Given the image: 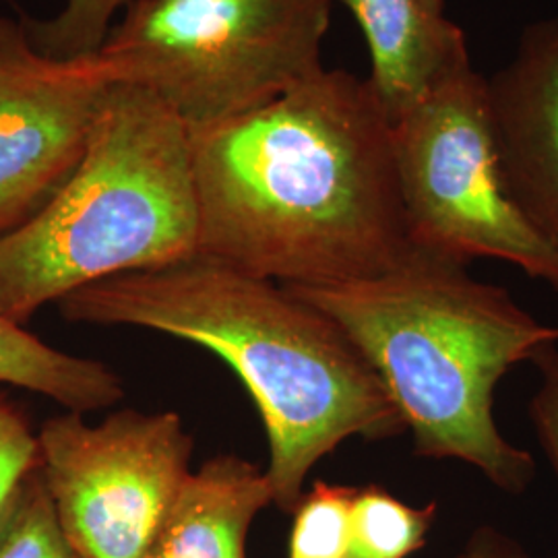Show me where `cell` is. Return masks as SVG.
Segmentation results:
<instances>
[{"label": "cell", "instance_id": "cell-1", "mask_svg": "<svg viewBox=\"0 0 558 558\" xmlns=\"http://www.w3.org/2000/svg\"><path fill=\"white\" fill-rule=\"evenodd\" d=\"M391 120L368 80L317 73L191 133L197 255L255 278H375L412 253Z\"/></svg>", "mask_w": 558, "mask_h": 558}, {"label": "cell", "instance_id": "cell-2", "mask_svg": "<svg viewBox=\"0 0 558 558\" xmlns=\"http://www.w3.org/2000/svg\"><path fill=\"white\" fill-rule=\"evenodd\" d=\"M73 323L143 327L199 343L246 385L269 440L265 478L292 513L319 459L352 437L405 433L385 383L356 343L286 286L195 255L100 279L59 302Z\"/></svg>", "mask_w": 558, "mask_h": 558}, {"label": "cell", "instance_id": "cell-3", "mask_svg": "<svg viewBox=\"0 0 558 558\" xmlns=\"http://www.w3.org/2000/svg\"><path fill=\"white\" fill-rule=\"evenodd\" d=\"M286 288L356 343L396 401L416 456L459 459L505 495L532 486L536 459L500 433L495 393L515 364L558 343V325L472 278L468 263L414 246L375 278Z\"/></svg>", "mask_w": 558, "mask_h": 558}, {"label": "cell", "instance_id": "cell-4", "mask_svg": "<svg viewBox=\"0 0 558 558\" xmlns=\"http://www.w3.org/2000/svg\"><path fill=\"white\" fill-rule=\"evenodd\" d=\"M197 248L191 133L147 89L119 81L71 179L0 239V315L23 325L83 286L166 267Z\"/></svg>", "mask_w": 558, "mask_h": 558}, {"label": "cell", "instance_id": "cell-5", "mask_svg": "<svg viewBox=\"0 0 558 558\" xmlns=\"http://www.w3.org/2000/svg\"><path fill=\"white\" fill-rule=\"evenodd\" d=\"M333 0H129L100 52L189 133L242 117L317 73Z\"/></svg>", "mask_w": 558, "mask_h": 558}, {"label": "cell", "instance_id": "cell-6", "mask_svg": "<svg viewBox=\"0 0 558 558\" xmlns=\"http://www.w3.org/2000/svg\"><path fill=\"white\" fill-rule=\"evenodd\" d=\"M410 244L449 259H499L558 292V253L509 197L472 60L437 81L391 122Z\"/></svg>", "mask_w": 558, "mask_h": 558}, {"label": "cell", "instance_id": "cell-7", "mask_svg": "<svg viewBox=\"0 0 558 558\" xmlns=\"http://www.w3.org/2000/svg\"><path fill=\"white\" fill-rule=\"evenodd\" d=\"M41 476L77 558H145L191 476L193 437L174 412L46 420Z\"/></svg>", "mask_w": 558, "mask_h": 558}, {"label": "cell", "instance_id": "cell-8", "mask_svg": "<svg viewBox=\"0 0 558 558\" xmlns=\"http://www.w3.org/2000/svg\"><path fill=\"white\" fill-rule=\"evenodd\" d=\"M120 77L101 57L57 59L0 15V239L50 203L87 149Z\"/></svg>", "mask_w": 558, "mask_h": 558}, {"label": "cell", "instance_id": "cell-9", "mask_svg": "<svg viewBox=\"0 0 558 558\" xmlns=\"http://www.w3.org/2000/svg\"><path fill=\"white\" fill-rule=\"evenodd\" d=\"M486 92L505 189L558 253V15L521 34Z\"/></svg>", "mask_w": 558, "mask_h": 558}, {"label": "cell", "instance_id": "cell-10", "mask_svg": "<svg viewBox=\"0 0 558 558\" xmlns=\"http://www.w3.org/2000/svg\"><path fill=\"white\" fill-rule=\"evenodd\" d=\"M359 21L371 54L368 83L389 120L468 62L465 34L445 0H339Z\"/></svg>", "mask_w": 558, "mask_h": 558}, {"label": "cell", "instance_id": "cell-11", "mask_svg": "<svg viewBox=\"0 0 558 558\" xmlns=\"http://www.w3.org/2000/svg\"><path fill=\"white\" fill-rule=\"evenodd\" d=\"M274 502L265 472L218 456L184 482L145 558H246L253 519Z\"/></svg>", "mask_w": 558, "mask_h": 558}, {"label": "cell", "instance_id": "cell-12", "mask_svg": "<svg viewBox=\"0 0 558 558\" xmlns=\"http://www.w3.org/2000/svg\"><path fill=\"white\" fill-rule=\"evenodd\" d=\"M0 383L34 391L80 414L114 405L124 393L119 375L106 364L60 352L2 315Z\"/></svg>", "mask_w": 558, "mask_h": 558}, {"label": "cell", "instance_id": "cell-13", "mask_svg": "<svg viewBox=\"0 0 558 558\" xmlns=\"http://www.w3.org/2000/svg\"><path fill=\"white\" fill-rule=\"evenodd\" d=\"M439 502L412 507L377 484L356 488L348 519L345 558H410L437 521Z\"/></svg>", "mask_w": 558, "mask_h": 558}, {"label": "cell", "instance_id": "cell-14", "mask_svg": "<svg viewBox=\"0 0 558 558\" xmlns=\"http://www.w3.org/2000/svg\"><path fill=\"white\" fill-rule=\"evenodd\" d=\"M0 558H75L40 463L21 480L0 513Z\"/></svg>", "mask_w": 558, "mask_h": 558}, {"label": "cell", "instance_id": "cell-15", "mask_svg": "<svg viewBox=\"0 0 558 558\" xmlns=\"http://www.w3.org/2000/svg\"><path fill=\"white\" fill-rule=\"evenodd\" d=\"M356 486L317 480L302 495L290 534V558H345L348 519Z\"/></svg>", "mask_w": 558, "mask_h": 558}, {"label": "cell", "instance_id": "cell-16", "mask_svg": "<svg viewBox=\"0 0 558 558\" xmlns=\"http://www.w3.org/2000/svg\"><path fill=\"white\" fill-rule=\"evenodd\" d=\"M129 0H66L57 17L23 20L34 46L57 59L96 54L110 32V21Z\"/></svg>", "mask_w": 558, "mask_h": 558}, {"label": "cell", "instance_id": "cell-17", "mask_svg": "<svg viewBox=\"0 0 558 558\" xmlns=\"http://www.w3.org/2000/svg\"><path fill=\"white\" fill-rule=\"evenodd\" d=\"M40 463L38 433L15 403L0 393V513L36 465Z\"/></svg>", "mask_w": 558, "mask_h": 558}, {"label": "cell", "instance_id": "cell-18", "mask_svg": "<svg viewBox=\"0 0 558 558\" xmlns=\"http://www.w3.org/2000/svg\"><path fill=\"white\" fill-rule=\"evenodd\" d=\"M530 362L536 368L538 387L527 403V416L558 482V343L539 348Z\"/></svg>", "mask_w": 558, "mask_h": 558}, {"label": "cell", "instance_id": "cell-19", "mask_svg": "<svg viewBox=\"0 0 558 558\" xmlns=\"http://www.w3.org/2000/svg\"><path fill=\"white\" fill-rule=\"evenodd\" d=\"M456 558H534L519 539L497 525H478L463 542Z\"/></svg>", "mask_w": 558, "mask_h": 558}, {"label": "cell", "instance_id": "cell-20", "mask_svg": "<svg viewBox=\"0 0 558 558\" xmlns=\"http://www.w3.org/2000/svg\"><path fill=\"white\" fill-rule=\"evenodd\" d=\"M75 558H77V557H75Z\"/></svg>", "mask_w": 558, "mask_h": 558}]
</instances>
